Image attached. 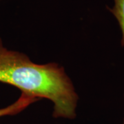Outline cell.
Returning <instances> with one entry per match:
<instances>
[{"instance_id":"obj_1","label":"cell","mask_w":124,"mask_h":124,"mask_svg":"<svg viewBox=\"0 0 124 124\" xmlns=\"http://www.w3.org/2000/svg\"><path fill=\"white\" fill-rule=\"evenodd\" d=\"M0 82L17 88L22 94L50 100L54 104V118L77 116L79 97L63 67L56 63H35L26 54L6 48L1 38Z\"/></svg>"},{"instance_id":"obj_2","label":"cell","mask_w":124,"mask_h":124,"mask_svg":"<svg viewBox=\"0 0 124 124\" xmlns=\"http://www.w3.org/2000/svg\"><path fill=\"white\" fill-rule=\"evenodd\" d=\"M39 99L22 94L16 101L8 106L0 108V118L6 116H14L20 113Z\"/></svg>"},{"instance_id":"obj_3","label":"cell","mask_w":124,"mask_h":124,"mask_svg":"<svg viewBox=\"0 0 124 124\" xmlns=\"http://www.w3.org/2000/svg\"><path fill=\"white\" fill-rule=\"evenodd\" d=\"M112 7H107L119 23L122 33L121 45L124 46V0H113Z\"/></svg>"},{"instance_id":"obj_4","label":"cell","mask_w":124,"mask_h":124,"mask_svg":"<svg viewBox=\"0 0 124 124\" xmlns=\"http://www.w3.org/2000/svg\"><path fill=\"white\" fill-rule=\"evenodd\" d=\"M123 124H124V122H123Z\"/></svg>"}]
</instances>
